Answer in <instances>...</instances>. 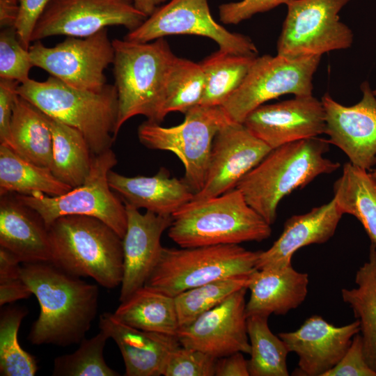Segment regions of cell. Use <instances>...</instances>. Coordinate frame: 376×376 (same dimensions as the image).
Wrapping results in <instances>:
<instances>
[{
    "label": "cell",
    "instance_id": "e575fe53",
    "mask_svg": "<svg viewBox=\"0 0 376 376\" xmlns=\"http://www.w3.org/2000/svg\"><path fill=\"white\" fill-rule=\"evenodd\" d=\"M249 276H236L213 281L176 295L175 303L180 327L190 324L235 292L247 288Z\"/></svg>",
    "mask_w": 376,
    "mask_h": 376
},
{
    "label": "cell",
    "instance_id": "ba28073f",
    "mask_svg": "<svg viewBox=\"0 0 376 376\" xmlns=\"http://www.w3.org/2000/svg\"><path fill=\"white\" fill-rule=\"evenodd\" d=\"M229 121L220 106L198 105L185 113L180 125L166 127L146 120L138 127L137 135L146 148L176 155L185 169L184 180L196 194L205 183L214 139Z\"/></svg>",
    "mask_w": 376,
    "mask_h": 376
},
{
    "label": "cell",
    "instance_id": "74e56055",
    "mask_svg": "<svg viewBox=\"0 0 376 376\" xmlns=\"http://www.w3.org/2000/svg\"><path fill=\"white\" fill-rule=\"evenodd\" d=\"M32 67L29 52L20 43L15 27L3 28L0 33V79L22 84L30 79Z\"/></svg>",
    "mask_w": 376,
    "mask_h": 376
},
{
    "label": "cell",
    "instance_id": "9c48e42d",
    "mask_svg": "<svg viewBox=\"0 0 376 376\" xmlns=\"http://www.w3.org/2000/svg\"><path fill=\"white\" fill-rule=\"evenodd\" d=\"M116 164V156L109 149L94 155L85 182L65 194L54 196L42 193L15 196L38 213L47 227L61 217L85 215L102 221L123 239L127 224L125 204L114 194L108 181L109 173Z\"/></svg>",
    "mask_w": 376,
    "mask_h": 376
},
{
    "label": "cell",
    "instance_id": "484cf974",
    "mask_svg": "<svg viewBox=\"0 0 376 376\" xmlns=\"http://www.w3.org/2000/svg\"><path fill=\"white\" fill-rule=\"evenodd\" d=\"M11 148L23 158L51 169L52 134L47 116L17 94L10 123Z\"/></svg>",
    "mask_w": 376,
    "mask_h": 376
},
{
    "label": "cell",
    "instance_id": "f35d334b",
    "mask_svg": "<svg viewBox=\"0 0 376 376\" xmlns=\"http://www.w3.org/2000/svg\"><path fill=\"white\" fill-rule=\"evenodd\" d=\"M216 358L182 345L173 350L166 362L164 376H213Z\"/></svg>",
    "mask_w": 376,
    "mask_h": 376
},
{
    "label": "cell",
    "instance_id": "d6986e66",
    "mask_svg": "<svg viewBox=\"0 0 376 376\" xmlns=\"http://www.w3.org/2000/svg\"><path fill=\"white\" fill-rule=\"evenodd\" d=\"M360 332L359 320L336 327L319 315L307 318L294 331L281 332L290 352L298 357L293 375L324 376L347 350L353 337Z\"/></svg>",
    "mask_w": 376,
    "mask_h": 376
},
{
    "label": "cell",
    "instance_id": "4fadbf2b",
    "mask_svg": "<svg viewBox=\"0 0 376 376\" xmlns=\"http://www.w3.org/2000/svg\"><path fill=\"white\" fill-rule=\"evenodd\" d=\"M189 34L212 39L219 49L232 54L256 57L253 41L242 34L232 33L212 17L207 0H170L159 7L124 39L148 42L170 35Z\"/></svg>",
    "mask_w": 376,
    "mask_h": 376
},
{
    "label": "cell",
    "instance_id": "c3c4849f",
    "mask_svg": "<svg viewBox=\"0 0 376 376\" xmlns=\"http://www.w3.org/2000/svg\"><path fill=\"white\" fill-rule=\"evenodd\" d=\"M369 173H370V175L374 183L376 185V169H374L373 171H372L371 172H369Z\"/></svg>",
    "mask_w": 376,
    "mask_h": 376
},
{
    "label": "cell",
    "instance_id": "d6a6232c",
    "mask_svg": "<svg viewBox=\"0 0 376 376\" xmlns=\"http://www.w3.org/2000/svg\"><path fill=\"white\" fill-rule=\"evenodd\" d=\"M268 318L247 317V333L251 345L248 360L250 376H288L286 363L290 352L285 342L274 334Z\"/></svg>",
    "mask_w": 376,
    "mask_h": 376
},
{
    "label": "cell",
    "instance_id": "2e32d148",
    "mask_svg": "<svg viewBox=\"0 0 376 376\" xmlns=\"http://www.w3.org/2000/svg\"><path fill=\"white\" fill-rule=\"evenodd\" d=\"M247 288L180 327L177 337L183 346L202 351L216 359L235 352L249 354L245 295Z\"/></svg>",
    "mask_w": 376,
    "mask_h": 376
},
{
    "label": "cell",
    "instance_id": "4316f807",
    "mask_svg": "<svg viewBox=\"0 0 376 376\" xmlns=\"http://www.w3.org/2000/svg\"><path fill=\"white\" fill-rule=\"evenodd\" d=\"M122 322L136 329L177 336L180 328L175 297L143 285L113 313Z\"/></svg>",
    "mask_w": 376,
    "mask_h": 376
},
{
    "label": "cell",
    "instance_id": "8d00e7d4",
    "mask_svg": "<svg viewBox=\"0 0 376 376\" xmlns=\"http://www.w3.org/2000/svg\"><path fill=\"white\" fill-rule=\"evenodd\" d=\"M109 336L104 331L80 342L78 349L71 354L57 357L54 361V376H118L104 357V348Z\"/></svg>",
    "mask_w": 376,
    "mask_h": 376
},
{
    "label": "cell",
    "instance_id": "ab89813d",
    "mask_svg": "<svg viewBox=\"0 0 376 376\" xmlns=\"http://www.w3.org/2000/svg\"><path fill=\"white\" fill-rule=\"evenodd\" d=\"M324 376H376L366 361L360 333L356 334L340 361Z\"/></svg>",
    "mask_w": 376,
    "mask_h": 376
},
{
    "label": "cell",
    "instance_id": "52a82bcc",
    "mask_svg": "<svg viewBox=\"0 0 376 376\" xmlns=\"http://www.w3.org/2000/svg\"><path fill=\"white\" fill-rule=\"evenodd\" d=\"M260 251H249L239 244L164 247L145 285L175 297L213 281L250 275L257 269Z\"/></svg>",
    "mask_w": 376,
    "mask_h": 376
},
{
    "label": "cell",
    "instance_id": "6da1fadb",
    "mask_svg": "<svg viewBox=\"0 0 376 376\" xmlns=\"http://www.w3.org/2000/svg\"><path fill=\"white\" fill-rule=\"evenodd\" d=\"M21 274L40 308L29 340L38 345L61 347L80 343L97 312V285L52 263H23Z\"/></svg>",
    "mask_w": 376,
    "mask_h": 376
},
{
    "label": "cell",
    "instance_id": "b9f144b4",
    "mask_svg": "<svg viewBox=\"0 0 376 376\" xmlns=\"http://www.w3.org/2000/svg\"><path fill=\"white\" fill-rule=\"evenodd\" d=\"M18 12L14 27L22 45L29 50L35 26L52 0H17Z\"/></svg>",
    "mask_w": 376,
    "mask_h": 376
},
{
    "label": "cell",
    "instance_id": "277c9868",
    "mask_svg": "<svg viewBox=\"0 0 376 376\" xmlns=\"http://www.w3.org/2000/svg\"><path fill=\"white\" fill-rule=\"evenodd\" d=\"M17 92L48 116L80 132L94 155L111 149L118 114L115 85L91 92L72 88L50 75L43 81L29 79L19 84Z\"/></svg>",
    "mask_w": 376,
    "mask_h": 376
},
{
    "label": "cell",
    "instance_id": "7bdbcfd3",
    "mask_svg": "<svg viewBox=\"0 0 376 376\" xmlns=\"http://www.w3.org/2000/svg\"><path fill=\"white\" fill-rule=\"evenodd\" d=\"M19 84H20L15 80L0 79V144L10 148V123Z\"/></svg>",
    "mask_w": 376,
    "mask_h": 376
},
{
    "label": "cell",
    "instance_id": "4dcf8cb0",
    "mask_svg": "<svg viewBox=\"0 0 376 376\" xmlns=\"http://www.w3.org/2000/svg\"><path fill=\"white\" fill-rule=\"evenodd\" d=\"M334 198L343 214H351L361 222L371 244L376 245V185L370 173L345 163L334 184Z\"/></svg>",
    "mask_w": 376,
    "mask_h": 376
},
{
    "label": "cell",
    "instance_id": "836d02e7",
    "mask_svg": "<svg viewBox=\"0 0 376 376\" xmlns=\"http://www.w3.org/2000/svg\"><path fill=\"white\" fill-rule=\"evenodd\" d=\"M205 85V77L200 63L175 56L166 78L162 119L170 112L185 114L200 105Z\"/></svg>",
    "mask_w": 376,
    "mask_h": 376
},
{
    "label": "cell",
    "instance_id": "d4e9b609",
    "mask_svg": "<svg viewBox=\"0 0 376 376\" xmlns=\"http://www.w3.org/2000/svg\"><path fill=\"white\" fill-rule=\"evenodd\" d=\"M308 282V274L297 271L292 265L256 269L247 286L250 297L246 316L285 315L304 301Z\"/></svg>",
    "mask_w": 376,
    "mask_h": 376
},
{
    "label": "cell",
    "instance_id": "f1b7e54d",
    "mask_svg": "<svg viewBox=\"0 0 376 376\" xmlns=\"http://www.w3.org/2000/svg\"><path fill=\"white\" fill-rule=\"evenodd\" d=\"M47 117L52 134L50 169L62 182L72 188L78 187L87 178L94 155L80 132L54 118Z\"/></svg>",
    "mask_w": 376,
    "mask_h": 376
},
{
    "label": "cell",
    "instance_id": "bcb514c9",
    "mask_svg": "<svg viewBox=\"0 0 376 376\" xmlns=\"http://www.w3.org/2000/svg\"><path fill=\"white\" fill-rule=\"evenodd\" d=\"M134 7L145 15L150 16L159 8V6L170 0H130Z\"/></svg>",
    "mask_w": 376,
    "mask_h": 376
},
{
    "label": "cell",
    "instance_id": "60d3db41",
    "mask_svg": "<svg viewBox=\"0 0 376 376\" xmlns=\"http://www.w3.org/2000/svg\"><path fill=\"white\" fill-rule=\"evenodd\" d=\"M288 0H240L219 7L220 20L226 24H237L258 13L269 11Z\"/></svg>",
    "mask_w": 376,
    "mask_h": 376
},
{
    "label": "cell",
    "instance_id": "d590c367",
    "mask_svg": "<svg viewBox=\"0 0 376 376\" xmlns=\"http://www.w3.org/2000/svg\"><path fill=\"white\" fill-rule=\"evenodd\" d=\"M27 311L21 307H7L0 318V375L1 376H33L38 366L36 358L23 350L18 331Z\"/></svg>",
    "mask_w": 376,
    "mask_h": 376
},
{
    "label": "cell",
    "instance_id": "30bf717a",
    "mask_svg": "<svg viewBox=\"0 0 376 376\" xmlns=\"http://www.w3.org/2000/svg\"><path fill=\"white\" fill-rule=\"evenodd\" d=\"M320 58V55L256 57L240 86L220 107L231 121L242 123L249 113L270 100L285 94L311 95Z\"/></svg>",
    "mask_w": 376,
    "mask_h": 376
},
{
    "label": "cell",
    "instance_id": "8fae6325",
    "mask_svg": "<svg viewBox=\"0 0 376 376\" xmlns=\"http://www.w3.org/2000/svg\"><path fill=\"white\" fill-rule=\"evenodd\" d=\"M350 0H288L277 55L300 58L349 48L351 29L339 13Z\"/></svg>",
    "mask_w": 376,
    "mask_h": 376
},
{
    "label": "cell",
    "instance_id": "ee69618b",
    "mask_svg": "<svg viewBox=\"0 0 376 376\" xmlns=\"http://www.w3.org/2000/svg\"><path fill=\"white\" fill-rule=\"evenodd\" d=\"M216 376H250L248 360L237 352L217 359Z\"/></svg>",
    "mask_w": 376,
    "mask_h": 376
},
{
    "label": "cell",
    "instance_id": "681fc988",
    "mask_svg": "<svg viewBox=\"0 0 376 376\" xmlns=\"http://www.w3.org/2000/svg\"><path fill=\"white\" fill-rule=\"evenodd\" d=\"M373 94L376 96V89L373 91Z\"/></svg>",
    "mask_w": 376,
    "mask_h": 376
},
{
    "label": "cell",
    "instance_id": "9a60e30c",
    "mask_svg": "<svg viewBox=\"0 0 376 376\" xmlns=\"http://www.w3.org/2000/svg\"><path fill=\"white\" fill-rule=\"evenodd\" d=\"M272 149L243 123L229 121L216 134L204 185L193 199H204L235 189Z\"/></svg>",
    "mask_w": 376,
    "mask_h": 376
},
{
    "label": "cell",
    "instance_id": "5bb4252c",
    "mask_svg": "<svg viewBox=\"0 0 376 376\" xmlns=\"http://www.w3.org/2000/svg\"><path fill=\"white\" fill-rule=\"evenodd\" d=\"M146 19L130 0H52L35 26L31 42L58 35L86 38L111 26L131 31Z\"/></svg>",
    "mask_w": 376,
    "mask_h": 376
},
{
    "label": "cell",
    "instance_id": "83f0119b",
    "mask_svg": "<svg viewBox=\"0 0 376 376\" xmlns=\"http://www.w3.org/2000/svg\"><path fill=\"white\" fill-rule=\"evenodd\" d=\"M70 186L57 179L48 167L37 165L0 144V195L31 196L42 193L59 196L67 193Z\"/></svg>",
    "mask_w": 376,
    "mask_h": 376
},
{
    "label": "cell",
    "instance_id": "8992f818",
    "mask_svg": "<svg viewBox=\"0 0 376 376\" xmlns=\"http://www.w3.org/2000/svg\"><path fill=\"white\" fill-rule=\"evenodd\" d=\"M113 72L118 93L116 136L123 125L139 115L160 123L166 75L175 57L164 38L148 42L112 40Z\"/></svg>",
    "mask_w": 376,
    "mask_h": 376
},
{
    "label": "cell",
    "instance_id": "7a4b0ae2",
    "mask_svg": "<svg viewBox=\"0 0 376 376\" xmlns=\"http://www.w3.org/2000/svg\"><path fill=\"white\" fill-rule=\"evenodd\" d=\"M328 139L318 136L272 149L237 185L247 203L269 225L277 217L280 201L315 178L331 173L340 164L324 157Z\"/></svg>",
    "mask_w": 376,
    "mask_h": 376
},
{
    "label": "cell",
    "instance_id": "603a6c76",
    "mask_svg": "<svg viewBox=\"0 0 376 376\" xmlns=\"http://www.w3.org/2000/svg\"><path fill=\"white\" fill-rule=\"evenodd\" d=\"M0 247L22 263H52L48 227L33 210L10 194L1 196Z\"/></svg>",
    "mask_w": 376,
    "mask_h": 376
},
{
    "label": "cell",
    "instance_id": "ffe728a7",
    "mask_svg": "<svg viewBox=\"0 0 376 376\" xmlns=\"http://www.w3.org/2000/svg\"><path fill=\"white\" fill-rule=\"evenodd\" d=\"M125 204L127 224L123 238L124 271L120 302L145 285L162 255V235L172 221V216L150 211L141 214L136 207Z\"/></svg>",
    "mask_w": 376,
    "mask_h": 376
},
{
    "label": "cell",
    "instance_id": "ac0fdd59",
    "mask_svg": "<svg viewBox=\"0 0 376 376\" xmlns=\"http://www.w3.org/2000/svg\"><path fill=\"white\" fill-rule=\"evenodd\" d=\"M272 149L325 132V113L321 100L311 95L295 96L281 102L262 104L242 123Z\"/></svg>",
    "mask_w": 376,
    "mask_h": 376
},
{
    "label": "cell",
    "instance_id": "cb8c5ba5",
    "mask_svg": "<svg viewBox=\"0 0 376 376\" xmlns=\"http://www.w3.org/2000/svg\"><path fill=\"white\" fill-rule=\"evenodd\" d=\"M108 181L124 203L159 215L172 216L194 196L183 178H171L163 167L152 176H125L111 170Z\"/></svg>",
    "mask_w": 376,
    "mask_h": 376
},
{
    "label": "cell",
    "instance_id": "1f68e13d",
    "mask_svg": "<svg viewBox=\"0 0 376 376\" xmlns=\"http://www.w3.org/2000/svg\"><path fill=\"white\" fill-rule=\"evenodd\" d=\"M255 58L221 49L205 58L199 63L205 77L200 105L221 106L240 86Z\"/></svg>",
    "mask_w": 376,
    "mask_h": 376
},
{
    "label": "cell",
    "instance_id": "f546056e",
    "mask_svg": "<svg viewBox=\"0 0 376 376\" xmlns=\"http://www.w3.org/2000/svg\"><path fill=\"white\" fill-rule=\"evenodd\" d=\"M357 287L343 288L341 296L359 320L367 363L376 372V245L371 244L368 260L356 272Z\"/></svg>",
    "mask_w": 376,
    "mask_h": 376
},
{
    "label": "cell",
    "instance_id": "e0dca14e",
    "mask_svg": "<svg viewBox=\"0 0 376 376\" xmlns=\"http://www.w3.org/2000/svg\"><path fill=\"white\" fill-rule=\"evenodd\" d=\"M361 89L362 99L350 107L337 102L329 93L321 102L329 143L343 150L351 164L368 171L376 164V96L368 81Z\"/></svg>",
    "mask_w": 376,
    "mask_h": 376
},
{
    "label": "cell",
    "instance_id": "7402d4cb",
    "mask_svg": "<svg viewBox=\"0 0 376 376\" xmlns=\"http://www.w3.org/2000/svg\"><path fill=\"white\" fill-rule=\"evenodd\" d=\"M343 213L333 198L308 212L288 218L282 233L272 246L260 251L258 269L283 267L291 264L293 255L304 246L327 242L334 236Z\"/></svg>",
    "mask_w": 376,
    "mask_h": 376
},
{
    "label": "cell",
    "instance_id": "f6af8a7d",
    "mask_svg": "<svg viewBox=\"0 0 376 376\" xmlns=\"http://www.w3.org/2000/svg\"><path fill=\"white\" fill-rule=\"evenodd\" d=\"M32 294L22 278L0 283V305L26 299Z\"/></svg>",
    "mask_w": 376,
    "mask_h": 376
},
{
    "label": "cell",
    "instance_id": "7dc6e473",
    "mask_svg": "<svg viewBox=\"0 0 376 376\" xmlns=\"http://www.w3.org/2000/svg\"><path fill=\"white\" fill-rule=\"evenodd\" d=\"M17 0H0V13L3 15L10 16L17 13Z\"/></svg>",
    "mask_w": 376,
    "mask_h": 376
},
{
    "label": "cell",
    "instance_id": "5b68a950",
    "mask_svg": "<svg viewBox=\"0 0 376 376\" xmlns=\"http://www.w3.org/2000/svg\"><path fill=\"white\" fill-rule=\"evenodd\" d=\"M48 230L52 263L107 288L121 284L123 239L107 224L93 217L67 215L56 219Z\"/></svg>",
    "mask_w": 376,
    "mask_h": 376
},
{
    "label": "cell",
    "instance_id": "44dd1931",
    "mask_svg": "<svg viewBox=\"0 0 376 376\" xmlns=\"http://www.w3.org/2000/svg\"><path fill=\"white\" fill-rule=\"evenodd\" d=\"M99 327L117 344L126 376L162 375L169 356L181 345L176 336L136 329L111 313L100 316Z\"/></svg>",
    "mask_w": 376,
    "mask_h": 376
},
{
    "label": "cell",
    "instance_id": "7c38bea8",
    "mask_svg": "<svg viewBox=\"0 0 376 376\" xmlns=\"http://www.w3.org/2000/svg\"><path fill=\"white\" fill-rule=\"evenodd\" d=\"M29 52L33 67L72 88L91 92H100L107 84L104 70L114 58L107 29L86 38L67 37L54 47L37 40Z\"/></svg>",
    "mask_w": 376,
    "mask_h": 376
},
{
    "label": "cell",
    "instance_id": "3957f363",
    "mask_svg": "<svg viewBox=\"0 0 376 376\" xmlns=\"http://www.w3.org/2000/svg\"><path fill=\"white\" fill-rule=\"evenodd\" d=\"M169 237L182 248L240 244L268 239L272 228L233 189L204 199H192L172 215Z\"/></svg>",
    "mask_w": 376,
    "mask_h": 376
}]
</instances>
